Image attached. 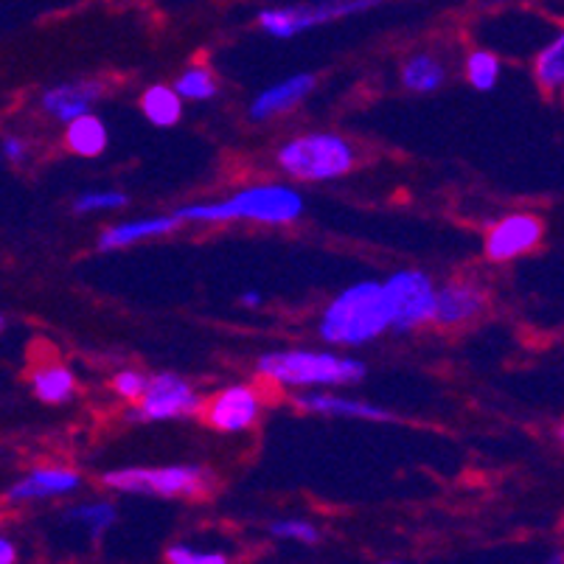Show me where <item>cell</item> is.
<instances>
[{
  "instance_id": "1",
  "label": "cell",
  "mask_w": 564,
  "mask_h": 564,
  "mask_svg": "<svg viewBox=\"0 0 564 564\" xmlns=\"http://www.w3.org/2000/svg\"><path fill=\"white\" fill-rule=\"evenodd\" d=\"M304 214V197L295 188L281 186V183H264V186H250L236 192L234 197L219 199V203H197L186 205L174 217L181 223H236V219H250L261 225H286Z\"/></svg>"
},
{
  "instance_id": "2",
  "label": "cell",
  "mask_w": 564,
  "mask_h": 564,
  "mask_svg": "<svg viewBox=\"0 0 564 564\" xmlns=\"http://www.w3.org/2000/svg\"><path fill=\"white\" fill-rule=\"evenodd\" d=\"M388 329L391 312L384 304L382 281H360L348 286L321 317V337L332 346H366Z\"/></svg>"
},
{
  "instance_id": "3",
  "label": "cell",
  "mask_w": 564,
  "mask_h": 564,
  "mask_svg": "<svg viewBox=\"0 0 564 564\" xmlns=\"http://www.w3.org/2000/svg\"><path fill=\"white\" fill-rule=\"evenodd\" d=\"M261 377L286 388H337V384L360 382L368 373L366 362L357 357H340L335 351L315 348H286L270 351L256 362Z\"/></svg>"
},
{
  "instance_id": "4",
  "label": "cell",
  "mask_w": 564,
  "mask_h": 564,
  "mask_svg": "<svg viewBox=\"0 0 564 564\" xmlns=\"http://www.w3.org/2000/svg\"><path fill=\"white\" fill-rule=\"evenodd\" d=\"M275 161L295 181H337L354 169V147L335 132H310L286 141Z\"/></svg>"
},
{
  "instance_id": "5",
  "label": "cell",
  "mask_w": 564,
  "mask_h": 564,
  "mask_svg": "<svg viewBox=\"0 0 564 564\" xmlns=\"http://www.w3.org/2000/svg\"><path fill=\"white\" fill-rule=\"evenodd\" d=\"M107 489L124 491V495H155V497H197L212 491L214 475L205 466L177 464L155 466V469H112L101 475Z\"/></svg>"
},
{
  "instance_id": "6",
  "label": "cell",
  "mask_w": 564,
  "mask_h": 564,
  "mask_svg": "<svg viewBox=\"0 0 564 564\" xmlns=\"http://www.w3.org/2000/svg\"><path fill=\"white\" fill-rule=\"evenodd\" d=\"M384 0H321V3H299V7H279L259 12L261 32L275 40H292L301 32H310L317 25L335 23V20L366 14L382 7Z\"/></svg>"
},
{
  "instance_id": "7",
  "label": "cell",
  "mask_w": 564,
  "mask_h": 564,
  "mask_svg": "<svg viewBox=\"0 0 564 564\" xmlns=\"http://www.w3.org/2000/svg\"><path fill=\"white\" fill-rule=\"evenodd\" d=\"M382 292L391 312V329L410 332L433 321L435 284L422 270H399L382 281Z\"/></svg>"
},
{
  "instance_id": "8",
  "label": "cell",
  "mask_w": 564,
  "mask_h": 564,
  "mask_svg": "<svg viewBox=\"0 0 564 564\" xmlns=\"http://www.w3.org/2000/svg\"><path fill=\"white\" fill-rule=\"evenodd\" d=\"M199 410V397L186 379L174 373H158L150 379L138 408L130 410L132 422H172Z\"/></svg>"
},
{
  "instance_id": "9",
  "label": "cell",
  "mask_w": 564,
  "mask_h": 564,
  "mask_svg": "<svg viewBox=\"0 0 564 564\" xmlns=\"http://www.w3.org/2000/svg\"><path fill=\"white\" fill-rule=\"evenodd\" d=\"M545 225L536 214H511L486 236V256L491 261H514L542 242Z\"/></svg>"
},
{
  "instance_id": "10",
  "label": "cell",
  "mask_w": 564,
  "mask_h": 564,
  "mask_svg": "<svg viewBox=\"0 0 564 564\" xmlns=\"http://www.w3.org/2000/svg\"><path fill=\"white\" fill-rule=\"evenodd\" d=\"M261 413V399L250 384H230L212 399L205 422L219 433H245Z\"/></svg>"
},
{
  "instance_id": "11",
  "label": "cell",
  "mask_w": 564,
  "mask_h": 564,
  "mask_svg": "<svg viewBox=\"0 0 564 564\" xmlns=\"http://www.w3.org/2000/svg\"><path fill=\"white\" fill-rule=\"evenodd\" d=\"M105 94V85L96 79H74L63 82V85L48 87L40 99V107L45 110V116L59 121V124H70L76 118L87 116L94 110L96 101Z\"/></svg>"
},
{
  "instance_id": "12",
  "label": "cell",
  "mask_w": 564,
  "mask_h": 564,
  "mask_svg": "<svg viewBox=\"0 0 564 564\" xmlns=\"http://www.w3.org/2000/svg\"><path fill=\"white\" fill-rule=\"evenodd\" d=\"M82 486V478L76 471L63 469V466H43V469L29 471L25 478H20L12 489L7 491L9 502H34V500H51V497L74 495Z\"/></svg>"
},
{
  "instance_id": "13",
  "label": "cell",
  "mask_w": 564,
  "mask_h": 564,
  "mask_svg": "<svg viewBox=\"0 0 564 564\" xmlns=\"http://www.w3.org/2000/svg\"><path fill=\"white\" fill-rule=\"evenodd\" d=\"M486 306V295L480 286L469 281H449L441 290H435L433 321L441 326H460L478 317Z\"/></svg>"
},
{
  "instance_id": "14",
  "label": "cell",
  "mask_w": 564,
  "mask_h": 564,
  "mask_svg": "<svg viewBox=\"0 0 564 564\" xmlns=\"http://www.w3.org/2000/svg\"><path fill=\"white\" fill-rule=\"evenodd\" d=\"M295 404H299L301 410H310V413L317 415H332V419H360V422H393V419H397L391 410L379 408V404L323 391L299 393V397H295Z\"/></svg>"
},
{
  "instance_id": "15",
  "label": "cell",
  "mask_w": 564,
  "mask_h": 564,
  "mask_svg": "<svg viewBox=\"0 0 564 564\" xmlns=\"http://www.w3.org/2000/svg\"><path fill=\"white\" fill-rule=\"evenodd\" d=\"M312 87H315V76L312 74L286 76V79L275 82L273 87H267V90L256 96L253 105H250V118L253 121H267V118L281 116V112L301 105L312 94Z\"/></svg>"
},
{
  "instance_id": "16",
  "label": "cell",
  "mask_w": 564,
  "mask_h": 564,
  "mask_svg": "<svg viewBox=\"0 0 564 564\" xmlns=\"http://www.w3.org/2000/svg\"><path fill=\"white\" fill-rule=\"evenodd\" d=\"M181 228V219L174 217H147V219H132V223H121L107 228L99 236V250H121L130 245L147 242V239H158L172 230Z\"/></svg>"
},
{
  "instance_id": "17",
  "label": "cell",
  "mask_w": 564,
  "mask_h": 564,
  "mask_svg": "<svg viewBox=\"0 0 564 564\" xmlns=\"http://www.w3.org/2000/svg\"><path fill=\"white\" fill-rule=\"evenodd\" d=\"M65 141H68V150L79 158H99L107 150V127L101 118H96L94 112L70 121L68 132H65Z\"/></svg>"
},
{
  "instance_id": "18",
  "label": "cell",
  "mask_w": 564,
  "mask_h": 564,
  "mask_svg": "<svg viewBox=\"0 0 564 564\" xmlns=\"http://www.w3.org/2000/svg\"><path fill=\"white\" fill-rule=\"evenodd\" d=\"M447 82V68L430 54H413L402 65V85L413 94H433Z\"/></svg>"
},
{
  "instance_id": "19",
  "label": "cell",
  "mask_w": 564,
  "mask_h": 564,
  "mask_svg": "<svg viewBox=\"0 0 564 564\" xmlns=\"http://www.w3.org/2000/svg\"><path fill=\"white\" fill-rule=\"evenodd\" d=\"M32 391L40 402H68L76 391V377L65 366H43L32 373Z\"/></svg>"
},
{
  "instance_id": "20",
  "label": "cell",
  "mask_w": 564,
  "mask_h": 564,
  "mask_svg": "<svg viewBox=\"0 0 564 564\" xmlns=\"http://www.w3.org/2000/svg\"><path fill=\"white\" fill-rule=\"evenodd\" d=\"M141 112L155 127H174L183 116V99L169 85H152L143 90Z\"/></svg>"
},
{
  "instance_id": "21",
  "label": "cell",
  "mask_w": 564,
  "mask_h": 564,
  "mask_svg": "<svg viewBox=\"0 0 564 564\" xmlns=\"http://www.w3.org/2000/svg\"><path fill=\"white\" fill-rule=\"evenodd\" d=\"M533 74L545 90H558L564 85V37H553L545 48L536 54Z\"/></svg>"
},
{
  "instance_id": "22",
  "label": "cell",
  "mask_w": 564,
  "mask_h": 564,
  "mask_svg": "<svg viewBox=\"0 0 564 564\" xmlns=\"http://www.w3.org/2000/svg\"><path fill=\"white\" fill-rule=\"evenodd\" d=\"M172 90L181 96V99L205 101V99H214V96L219 94V85H217V76H214L212 70L203 68V65H192V68H186L181 76H177Z\"/></svg>"
},
{
  "instance_id": "23",
  "label": "cell",
  "mask_w": 564,
  "mask_h": 564,
  "mask_svg": "<svg viewBox=\"0 0 564 564\" xmlns=\"http://www.w3.org/2000/svg\"><path fill=\"white\" fill-rule=\"evenodd\" d=\"M65 522H76V525L87 528L90 533H105L107 528L116 522V506L112 502H101V500H90V502H79V506H70L65 509Z\"/></svg>"
},
{
  "instance_id": "24",
  "label": "cell",
  "mask_w": 564,
  "mask_h": 564,
  "mask_svg": "<svg viewBox=\"0 0 564 564\" xmlns=\"http://www.w3.org/2000/svg\"><path fill=\"white\" fill-rule=\"evenodd\" d=\"M466 79L475 90H491L500 79V59L491 51H471L466 59Z\"/></svg>"
},
{
  "instance_id": "25",
  "label": "cell",
  "mask_w": 564,
  "mask_h": 564,
  "mask_svg": "<svg viewBox=\"0 0 564 564\" xmlns=\"http://www.w3.org/2000/svg\"><path fill=\"white\" fill-rule=\"evenodd\" d=\"M127 205V194L112 192V188H105V192H85L74 199V212L76 214H96V212H118Z\"/></svg>"
},
{
  "instance_id": "26",
  "label": "cell",
  "mask_w": 564,
  "mask_h": 564,
  "mask_svg": "<svg viewBox=\"0 0 564 564\" xmlns=\"http://www.w3.org/2000/svg\"><path fill=\"white\" fill-rule=\"evenodd\" d=\"M270 533H273V536H279V540L306 542V545H312V542L321 540V531H317V528L306 520H275L273 525H270Z\"/></svg>"
},
{
  "instance_id": "27",
  "label": "cell",
  "mask_w": 564,
  "mask_h": 564,
  "mask_svg": "<svg viewBox=\"0 0 564 564\" xmlns=\"http://www.w3.org/2000/svg\"><path fill=\"white\" fill-rule=\"evenodd\" d=\"M147 384H150V379L143 377L141 371H121L112 379L116 393L121 399H127V402H138L143 397V391H147Z\"/></svg>"
},
{
  "instance_id": "28",
  "label": "cell",
  "mask_w": 564,
  "mask_h": 564,
  "mask_svg": "<svg viewBox=\"0 0 564 564\" xmlns=\"http://www.w3.org/2000/svg\"><path fill=\"white\" fill-rule=\"evenodd\" d=\"M25 158H29V147H25L23 138L18 135L0 138V161H9L14 163V166H20V163H25Z\"/></svg>"
},
{
  "instance_id": "29",
  "label": "cell",
  "mask_w": 564,
  "mask_h": 564,
  "mask_svg": "<svg viewBox=\"0 0 564 564\" xmlns=\"http://www.w3.org/2000/svg\"><path fill=\"white\" fill-rule=\"evenodd\" d=\"M197 553L199 551H194V547H188V545H172L166 551V562L169 564H194L197 562Z\"/></svg>"
},
{
  "instance_id": "30",
  "label": "cell",
  "mask_w": 564,
  "mask_h": 564,
  "mask_svg": "<svg viewBox=\"0 0 564 564\" xmlns=\"http://www.w3.org/2000/svg\"><path fill=\"white\" fill-rule=\"evenodd\" d=\"M0 564H18V547L7 536H0Z\"/></svg>"
},
{
  "instance_id": "31",
  "label": "cell",
  "mask_w": 564,
  "mask_h": 564,
  "mask_svg": "<svg viewBox=\"0 0 564 564\" xmlns=\"http://www.w3.org/2000/svg\"><path fill=\"white\" fill-rule=\"evenodd\" d=\"M194 564H228V558H225L223 553H217V551H214V553H203V551H199L197 553V562H194Z\"/></svg>"
},
{
  "instance_id": "32",
  "label": "cell",
  "mask_w": 564,
  "mask_h": 564,
  "mask_svg": "<svg viewBox=\"0 0 564 564\" xmlns=\"http://www.w3.org/2000/svg\"><path fill=\"white\" fill-rule=\"evenodd\" d=\"M239 301H242V306H250V310H253V306L264 304V299H261V292H245V295Z\"/></svg>"
},
{
  "instance_id": "33",
  "label": "cell",
  "mask_w": 564,
  "mask_h": 564,
  "mask_svg": "<svg viewBox=\"0 0 564 564\" xmlns=\"http://www.w3.org/2000/svg\"><path fill=\"white\" fill-rule=\"evenodd\" d=\"M547 564H562V553H553V562H547Z\"/></svg>"
},
{
  "instance_id": "34",
  "label": "cell",
  "mask_w": 564,
  "mask_h": 564,
  "mask_svg": "<svg viewBox=\"0 0 564 564\" xmlns=\"http://www.w3.org/2000/svg\"><path fill=\"white\" fill-rule=\"evenodd\" d=\"M484 3H506V0H484Z\"/></svg>"
},
{
  "instance_id": "35",
  "label": "cell",
  "mask_w": 564,
  "mask_h": 564,
  "mask_svg": "<svg viewBox=\"0 0 564 564\" xmlns=\"http://www.w3.org/2000/svg\"><path fill=\"white\" fill-rule=\"evenodd\" d=\"M0 332H3V315H0Z\"/></svg>"
},
{
  "instance_id": "36",
  "label": "cell",
  "mask_w": 564,
  "mask_h": 564,
  "mask_svg": "<svg viewBox=\"0 0 564 564\" xmlns=\"http://www.w3.org/2000/svg\"><path fill=\"white\" fill-rule=\"evenodd\" d=\"M384 564H399V562H384Z\"/></svg>"
}]
</instances>
